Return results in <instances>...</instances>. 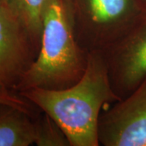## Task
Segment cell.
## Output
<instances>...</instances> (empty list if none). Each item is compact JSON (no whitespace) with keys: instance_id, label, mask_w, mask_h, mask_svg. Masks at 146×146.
I'll list each match as a JSON object with an SVG mask.
<instances>
[{"instance_id":"1","label":"cell","mask_w":146,"mask_h":146,"mask_svg":"<svg viewBox=\"0 0 146 146\" xmlns=\"http://www.w3.org/2000/svg\"><path fill=\"white\" fill-rule=\"evenodd\" d=\"M61 127L71 146L100 145L98 135L101 110L121 100L110 80L104 53H90L86 71L66 89L33 88L20 92Z\"/></svg>"},{"instance_id":"2","label":"cell","mask_w":146,"mask_h":146,"mask_svg":"<svg viewBox=\"0 0 146 146\" xmlns=\"http://www.w3.org/2000/svg\"><path fill=\"white\" fill-rule=\"evenodd\" d=\"M89 54L76 38L66 0H46L42 12L40 50L16 91L66 89L83 76Z\"/></svg>"},{"instance_id":"3","label":"cell","mask_w":146,"mask_h":146,"mask_svg":"<svg viewBox=\"0 0 146 146\" xmlns=\"http://www.w3.org/2000/svg\"><path fill=\"white\" fill-rule=\"evenodd\" d=\"M76 38L88 54L105 53L146 10L138 0H66Z\"/></svg>"},{"instance_id":"4","label":"cell","mask_w":146,"mask_h":146,"mask_svg":"<svg viewBox=\"0 0 146 146\" xmlns=\"http://www.w3.org/2000/svg\"><path fill=\"white\" fill-rule=\"evenodd\" d=\"M40 45L41 40L11 0L0 6V86L16 91L37 57Z\"/></svg>"},{"instance_id":"5","label":"cell","mask_w":146,"mask_h":146,"mask_svg":"<svg viewBox=\"0 0 146 146\" xmlns=\"http://www.w3.org/2000/svg\"><path fill=\"white\" fill-rule=\"evenodd\" d=\"M100 145L146 146V77L128 96L101 113Z\"/></svg>"},{"instance_id":"6","label":"cell","mask_w":146,"mask_h":146,"mask_svg":"<svg viewBox=\"0 0 146 146\" xmlns=\"http://www.w3.org/2000/svg\"><path fill=\"white\" fill-rule=\"evenodd\" d=\"M104 55L111 86L123 99L146 77V11Z\"/></svg>"},{"instance_id":"7","label":"cell","mask_w":146,"mask_h":146,"mask_svg":"<svg viewBox=\"0 0 146 146\" xmlns=\"http://www.w3.org/2000/svg\"><path fill=\"white\" fill-rule=\"evenodd\" d=\"M35 118L18 107L0 103V146L35 144Z\"/></svg>"},{"instance_id":"8","label":"cell","mask_w":146,"mask_h":146,"mask_svg":"<svg viewBox=\"0 0 146 146\" xmlns=\"http://www.w3.org/2000/svg\"><path fill=\"white\" fill-rule=\"evenodd\" d=\"M36 136L35 145L38 146H71L61 127L44 112L35 118Z\"/></svg>"},{"instance_id":"9","label":"cell","mask_w":146,"mask_h":146,"mask_svg":"<svg viewBox=\"0 0 146 146\" xmlns=\"http://www.w3.org/2000/svg\"><path fill=\"white\" fill-rule=\"evenodd\" d=\"M21 12L34 35L41 40L42 12L46 0H11Z\"/></svg>"},{"instance_id":"10","label":"cell","mask_w":146,"mask_h":146,"mask_svg":"<svg viewBox=\"0 0 146 146\" xmlns=\"http://www.w3.org/2000/svg\"><path fill=\"white\" fill-rule=\"evenodd\" d=\"M0 103L10 105L28 112L33 117H36L42 111L30 101L23 97L19 92L0 86Z\"/></svg>"},{"instance_id":"11","label":"cell","mask_w":146,"mask_h":146,"mask_svg":"<svg viewBox=\"0 0 146 146\" xmlns=\"http://www.w3.org/2000/svg\"><path fill=\"white\" fill-rule=\"evenodd\" d=\"M138 1L141 3V5L143 6V7H144V8L146 10V0H138Z\"/></svg>"},{"instance_id":"12","label":"cell","mask_w":146,"mask_h":146,"mask_svg":"<svg viewBox=\"0 0 146 146\" xmlns=\"http://www.w3.org/2000/svg\"><path fill=\"white\" fill-rule=\"evenodd\" d=\"M6 1H7V0H0V6L2 5V4H3V3H5Z\"/></svg>"}]
</instances>
